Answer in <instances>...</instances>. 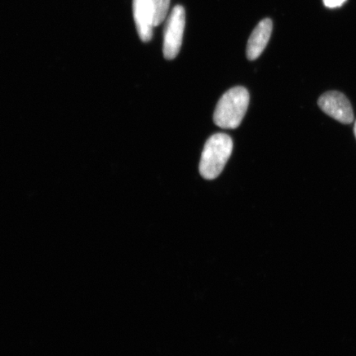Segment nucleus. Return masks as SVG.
<instances>
[{
  "instance_id": "f257e3e1",
  "label": "nucleus",
  "mask_w": 356,
  "mask_h": 356,
  "mask_svg": "<svg viewBox=\"0 0 356 356\" xmlns=\"http://www.w3.org/2000/svg\"><path fill=\"white\" fill-rule=\"evenodd\" d=\"M233 140L225 134H216L204 145L200 162V173L204 179L220 176L232 154Z\"/></svg>"
},
{
  "instance_id": "f03ea898",
  "label": "nucleus",
  "mask_w": 356,
  "mask_h": 356,
  "mask_svg": "<svg viewBox=\"0 0 356 356\" xmlns=\"http://www.w3.org/2000/svg\"><path fill=\"white\" fill-rule=\"evenodd\" d=\"M249 93L246 88L236 87L229 89L218 102L213 122L222 129H235L240 126L249 104Z\"/></svg>"
},
{
  "instance_id": "7ed1b4c3",
  "label": "nucleus",
  "mask_w": 356,
  "mask_h": 356,
  "mask_svg": "<svg viewBox=\"0 0 356 356\" xmlns=\"http://www.w3.org/2000/svg\"><path fill=\"white\" fill-rule=\"evenodd\" d=\"M185 24L184 8L177 6L173 8L164 29L163 56L166 59L173 60L179 53L184 39Z\"/></svg>"
},
{
  "instance_id": "20e7f679",
  "label": "nucleus",
  "mask_w": 356,
  "mask_h": 356,
  "mask_svg": "<svg viewBox=\"0 0 356 356\" xmlns=\"http://www.w3.org/2000/svg\"><path fill=\"white\" fill-rule=\"evenodd\" d=\"M319 108L329 117L343 124H350L354 120L353 106L347 97L340 92L324 93L318 99Z\"/></svg>"
},
{
  "instance_id": "39448f33",
  "label": "nucleus",
  "mask_w": 356,
  "mask_h": 356,
  "mask_svg": "<svg viewBox=\"0 0 356 356\" xmlns=\"http://www.w3.org/2000/svg\"><path fill=\"white\" fill-rule=\"evenodd\" d=\"M134 19L138 34L144 42L153 37L154 13L149 0H133Z\"/></svg>"
},
{
  "instance_id": "423d86ee",
  "label": "nucleus",
  "mask_w": 356,
  "mask_h": 356,
  "mask_svg": "<svg viewBox=\"0 0 356 356\" xmlns=\"http://www.w3.org/2000/svg\"><path fill=\"white\" fill-rule=\"evenodd\" d=\"M273 21L270 19L261 20L253 30L247 46L248 59L254 60L265 50L273 33Z\"/></svg>"
},
{
  "instance_id": "0eeeda50",
  "label": "nucleus",
  "mask_w": 356,
  "mask_h": 356,
  "mask_svg": "<svg viewBox=\"0 0 356 356\" xmlns=\"http://www.w3.org/2000/svg\"><path fill=\"white\" fill-rule=\"evenodd\" d=\"M154 13V26L161 24L165 19L170 6V0H149Z\"/></svg>"
},
{
  "instance_id": "6e6552de",
  "label": "nucleus",
  "mask_w": 356,
  "mask_h": 356,
  "mask_svg": "<svg viewBox=\"0 0 356 356\" xmlns=\"http://www.w3.org/2000/svg\"><path fill=\"white\" fill-rule=\"evenodd\" d=\"M346 0H323L325 6L330 8L340 7Z\"/></svg>"
},
{
  "instance_id": "1a4fd4ad",
  "label": "nucleus",
  "mask_w": 356,
  "mask_h": 356,
  "mask_svg": "<svg viewBox=\"0 0 356 356\" xmlns=\"http://www.w3.org/2000/svg\"><path fill=\"white\" fill-rule=\"evenodd\" d=\"M354 131H355V136L356 137V122H355V124Z\"/></svg>"
}]
</instances>
